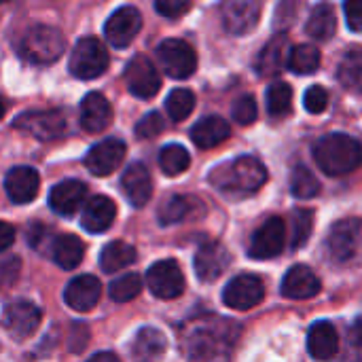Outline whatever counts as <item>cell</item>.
Instances as JSON below:
<instances>
[{"mask_svg": "<svg viewBox=\"0 0 362 362\" xmlns=\"http://www.w3.org/2000/svg\"><path fill=\"white\" fill-rule=\"evenodd\" d=\"M240 325L225 318H202L195 320L185 331V354L189 358L208 361V358H225L233 344L238 341Z\"/></svg>", "mask_w": 362, "mask_h": 362, "instance_id": "6da1fadb", "label": "cell"}, {"mask_svg": "<svg viewBox=\"0 0 362 362\" xmlns=\"http://www.w3.org/2000/svg\"><path fill=\"white\" fill-rule=\"evenodd\" d=\"M265 180H267V170L252 155H244L233 159L231 163L218 165L210 174V182L227 197L252 195L265 185Z\"/></svg>", "mask_w": 362, "mask_h": 362, "instance_id": "7a4b0ae2", "label": "cell"}, {"mask_svg": "<svg viewBox=\"0 0 362 362\" xmlns=\"http://www.w3.org/2000/svg\"><path fill=\"white\" fill-rule=\"evenodd\" d=\"M314 159L325 174L344 176L361 165V144L348 134H329L316 142Z\"/></svg>", "mask_w": 362, "mask_h": 362, "instance_id": "3957f363", "label": "cell"}, {"mask_svg": "<svg viewBox=\"0 0 362 362\" xmlns=\"http://www.w3.org/2000/svg\"><path fill=\"white\" fill-rule=\"evenodd\" d=\"M17 49H19V55L28 64L47 66L62 57V53L66 49V38L57 28L36 23L23 32Z\"/></svg>", "mask_w": 362, "mask_h": 362, "instance_id": "277c9868", "label": "cell"}, {"mask_svg": "<svg viewBox=\"0 0 362 362\" xmlns=\"http://www.w3.org/2000/svg\"><path fill=\"white\" fill-rule=\"evenodd\" d=\"M108 51L104 47L102 40H98L95 36H83L70 55V72L81 78V81H91L98 78L100 74H104V70L108 68Z\"/></svg>", "mask_w": 362, "mask_h": 362, "instance_id": "5b68a950", "label": "cell"}, {"mask_svg": "<svg viewBox=\"0 0 362 362\" xmlns=\"http://www.w3.org/2000/svg\"><path fill=\"white\" fill-rule=\"evenodd\" d=\"M161 70L172 78H189L197 70V55L187 40L168 38L157 47Z\"/></svg>", "mask_w": 362, "mask_h": 362, "instance_id": "8992f818", "label": "cell"}, {"mask_svg": "<svg viewBox=\"0 0 362 362\" xmlns=\"http://www.w3.org/2000/svg\"><path fill=\"white\" fill-rule=\"evenodd\" d=\"M15 129H23L25 134L38 140H55L66 134L68 121L66 115L57 108L53 110H28L13 121Z\"/></svg>", "mask_w": 362, "mask_h": 362, "instance_id": "52a82bcc", "label": "cell"}, {"mask_svg": "<svg viewBox=\"0 0 362 362\" xmlns=\"http://www.w3.org/2000/svg\"><path fill=\"white\" fill-rule=\"evenodd\" d=\"M125 85L127 89L142 100H151L157 95V91L161 89V76L159 70L155 68V64L144 57V55H136L129 59V64L125 66L123 72Z\"/></svg>", "mask_w": 362, "mask_h": 362, "instance_id": "ba28073f", "label": "cell"}, {"mask_svg": "<svg viewBox=\"0 0 362 362\" xmlns=\"http://www.w3.org/2000/svg\"><path fill=\"white\" fill-rule=\"evenodd\" d=\"M265 297V284L255 274H242L235 276L223 291V301L227 308L246 312L257 308Z\"/></svg>", "mask_w": 362, "mask_h": 362, "instance_id": "9c48e42d", "label": "cell"}, {"mask_svg": "<svg viewBox=\"0 0 362 362\" xmlns=\"http://www.w3.org/2000/svg\"><path fill=\"white\" fill-rule=\"evenodd\" d=\"M146 286L151 288V293L157 299H176L182 295L185 291V276L182 269L178 267L176 261L165 259L155 263L148 272H146Z\"/></svg>", "mask_w": 362, "mask_h": 362, "instance_id": "30bf717a", "label": "cell"}, {"mask_svg": "<svg viewBox=\"0 0 362 362\" xmlns=\"http://www.w3.org/2000/svg\"><path fill=\"white\" fill-rule=\"evenodd\" d=\"M261 19L259 0H225L221 4V21L229 34L242 36L257 28Z\"/></svg>", "mask_w": 362, "mask_h": 362, "instance_id": "8fae6325", "label": "cell"}, {"mask_svg": "<svg viewBox=\"0 0 362 362\" xmlns=\"http://www.w3.org/2000/svg\"><path fill=\"white\" fill-rule=\"evenodd\" d=\"M286 242V225L280 216H269L255 233L250 240L248 255L252 259H274L284 250Z\"/></svg>", "mask_w": 362, "mask_h": 362, "instance_id": "7c38bea8", "label": "cell"}, {"mask_svg": "<svg viewBox=\"0 0 362 362\" xmlns=\"http://www.w3.org/2000/svg\"><path fill=\"white\" fill-rule=\"evenodd\" d=\"M40 310L30 303V301H13L4 308L2 314V325L6 329V333L17 339L23 341L28 337H32L36 333V329L40 327Z\"/></svg>", "mask_w": 362, "mask_h": 362, "instance_id": "4fadbf2b", "label": "cell"}, {"mask_svg": "<svg viewBox=\"0 0 362 362\" xmlns=\"http://www.w3.org/2000/svg\"><path fill=\"white\" fill-rule=\"evenodd\" d=\"M142 28V15L136 6L132 4H125V6H119L108 19H106V25H104V34H106V40L117 47V49H123L127 47L140 32Z\"/></svg>", "mask_w": 362, "mask_h": 362, "instance_id": "5bb4252c", "label": "cell"}, {"mask_svg": "<svg viewBox=\"0 0 362 362\" xmlns=\"http://www.w3.org/2000/svg\"><path fill=\"white\" fill-rule=\"evenodd\" d=\"M361 244V221L358 218H346L335 223L327 238V250L333 261L348 263L358 252Z\"/></svg>", "mask_w": 362, "mask_h": 362, "instance_id": "9a60e30c", "label": "cell"}, {"mask_svg": "<svg viewBox=\"0 0 362 362\" xmlns=\"http://www.w3.org/2000/svg\"><path fill=\"white\" fill-rule=\"evenodd\" d=\"M125 153V142H121L119 138H106L89 148V153L85 155V168L93 176H108L123 163Z\"/></svg>", "mask_w": 362, "mask_h": 362, "instance_id": "2e32d148", "label": "cell"}, {"mask_svg": "<svg viewBox=\"0 0 362 362\" xmlns=\"http://www.w3.org/2000/svg\"><path fill=\"white\" fill-rule=\"evenodd\" d=\"M100 297H102V284L91 274H83L74 278L64 291V301L74 312H91L98 305Z\"/></svg>", "mask_w": 362, "mask_h": 362, "instance_id": "e0dca14e", "label": "cell"}, {"mask_svg": "<svg viewBox=\"0 0 362 362\" xmlns=\"http://www.w3.org/2000/svg\"><path fill=\"white\" fill-rule=\"evenodd\" d=\"M121 187L123 193L127 197V202L134 208H142L148 204L151 195H153V180H151V172L144 163L134 161L125 168L123 176H121Z\"/></svg>", "mask_w": 362, "mask_h": 362, "instance_id": "ac0fdd59", "label": "cell"}, {"mask_svg": "<svg viewBox=\"0 0 362 362\" xmlns=\"http://www.w3.org/2000/svg\"><path fill=\"white\" fill-rule=\"evenodd\" d=\"M40 189V176L34 168L17 165L4 178V191L13 204H30Z\"/></svg>", "mask_w": 362, "mask_h": 362, "instance_id": "d6986e66", "label": "cell"}, {"mask_svg": "<svg viewBox=\"0 0 362 362\" xmlns=\"http://www.w3.org/2000/svg\"><path fill=\"white\" fill-rule=\"evenodd\" d=\"M229 267V252L218 242H206L195 255V274L202 282L218 280Z\"/></svg>", "mask_w": 362, "mask_h": 362, "instance_id": "ffe728a7", "label": "cell"}, {"mask_svg": "<svg viewBox=\"0 0 362 362\" xmlns=\"http://www.w3.org/2000/svg\"><path fill=\"white\" fill-rule=\"evenodd\" d=\"M112 123V106L110 102L98 93L91 91L81 102V127L87 134H100Z\"/></svg>", "mask_w": 362, "mask_h": 362, "instance_id": "44dd1931", "label": "cell"}, {"mask_svg": "<svg viewBox=\"0 0 362 362\" xmlns=\"http://www.w3.org/2000/svg\"><path fill=\"white\" fill-rule=\"evenodd\" d=\"M320 293V280L308 265H295L282 280V295L286 299L305 301Z\"/></svg>", "mask_w": 362, "mask_h": 362, "instance_id": "7402d4cb", "label": "cell"}, {"mask_svg": "<svg viewBox=\"0 0 362 362\" xmlns=\"http://www.w3.org/2000/svg\"><path fill=\"white\" fill-rule=\"evenodd\" d=\"M87 197V187L81 180H62L49 193V206L62 216H74Z\"/></svg>", "mask_w": 362, "mask_h": 362, "instance_id": "603a6c76", "label": "cell"}, {"mask_svg": "<svg viewBox=\"0 0 362 362\" xmlns=\"http://www.w3.org/2000/svg\"><path fill=\"white\" fill-rule=\"evenodd\" d=\"M117 218V206L104 195H93L81 214V227L89 233H104L112 227Z\"/></svg>", "mask_w": 362, "mask_h": 362, "instance_id": "cb8c5ba5", "label": "cell"}, {"mask_svg": "<svg viewBox=\"0 0 362 362\" xmlns=\"http://www.w3.org/2000/svg\"><path fill=\"white\" fill-rule=\"evenodd\" d=\"M308 350L316 361H329L339 350V335L335 327L327 320L312 325L308 333Z\"/></svg>", "mask_w": 362, "mask_h": 362, "instance_id": "d4e9b609", "label": "cell"}, {"mask_svg": "<svg viewBox=\"0 0 362 362\" xmlns=\"http://www.w3.org/2000/svg\"><path fill=\"white\" fill-rule=\"evenodd\" d=\"M231 136V127L223 117H204L199 119L193 129H191V140L199 146V148H212L218 146L221 142H225Z\"/></svg>", "mask_w": 362, "mask_h": 362, "instance_id": "484cf974", "label": "cell"}, {"mask_svg": "<svg viewBox=\"0 0 362 362\" xmlns=\"http://www.w3.org/2000/svg\"><path fill=\"white\" fill-rule=\"evenodd\" d=\"M288 38L286 34H280V36H274L259 53L257 62H255V68L259 74L263 76H272V74H278L282 70V66L286 64V57H288Z\"/></svg>", "mask_w": 362, "mask_h": 362, "instance_id": "4316f807", "label": "cell"}, {"mask_svg": "<svg viewBox=\"0 0 362 362\" xmlns=\"http://www.w3.org/2000/svg\"><path fill=\"white\" fill-rule=\"evenodd\" d=\"M337 32V15L331 2H320L314 6L308 23H305V34L312 36L314 40H329Z\"/></svg>", "mask_w": 362, "mask_h": 362, "instance_id": "83f0119b", "label": "cell"}, {"mask_svg": "<svg viewBox=\"0 0 362 362\" xmlns=\"http://www.w3.org/2000/svg\"><path fill=\"white\" fill-rule=\"evenodd\" d=\"M165 337L157 329L144 327L136 333L132 341V356L138 361H155L165 352Z\"/></svg>", "mask_w": 362, "mask_h": 362, "instance_id": "f1b7e54d", "label": "cell"}, {"mask_svg": "<svg viewBox=\"0 0 362 362\" xmlns=\"http://www.w3.org/2000/svg\"><path fill=\"white\" fill-rule=\"evenodd\" d=\"M136 259H138L136 248H134L132 244H127V242L117 240V242H110V244L102 250V255H100V267H102V272H106V274H117V272H121V269L134 265Z\"/></svg>", "mask_w": 362, "mask_h": 362, "instance_id": "f546056e", "label": "cell"}, {"mask_svg": "<svg viewBox=\"0 0 362 362\" xmlns=\"http://www.w3.org/2000/svg\"><path fill=\"white\" fill-rule=\"evenodd\" d=\"M83 257H85V246L76 235H59V238H55V242H53V261L62 269L70 272V269L78 267Z\"/></svg>", "mask_w": 362, "mask_h": 362, "instance_id": "4dcf8cb0", "label": "cell"}, {"mask_svg": "<svg viewBox=\"0 0 362 362\" xmlns=\"http://www.w3.org/2000/svg\"><path fill=\"white\" fill-rule=\"evenodd\" d=\"M199 206V202L195 197H189V195H174L170 197L161 212H159V223L163 227H170V225H176V223H182L187 218L193 216V210Z\"/></svg>", "mask_w": 362, "mask_h": 362, "instance_id": "1f68e13d", "label": "cell"}, {"mask_svg": "<svg viewBox=\"0 0 362 362\" xmlns=\"http://www.w3.org/2000/svg\"><path fill=\"white\" fill-rule=\"evenodd\" d=\"M286 66L295 74H312V72H316L318 66H320V51H318V47H314L310 42L293 47L288 51Z\"/></svg>", "mask_w": 362, "mask_h": 362, "instance_id": "d6a6232c", "label": "cell"}, {"mask_svg": "<svg viewBox=\"0 0 362 362\" xmlns=\"http://www.w3.org/2000/svg\"><path fill=\"white\" fill-rule=\"evenodd\" d=\"M159 165H161L163 174L178 176V174L189 170L191 155L182 144H168L159 151Z\"/></svg>", "mask_w": 362, "mask_h": 362, "instance_id": "836d02e7", "label": "cell"}, {"mask_svg": "<svg viewBox=\"0 0 362 362\" xmlns=\"http://www.w3.org/2000/svg\"><path fill=\"white\" fill-rule=\"evenodd\" d=\"M293 106V89L284 81H276L267 89V112L274 119H282L291 112Z\"/></svg>", "mask_w": 362, "mask_h": 362, "instance_id": "e575fe53", "label": "cell"}, {"mask_svg": "<svg viewBox=\"0 0 362 362\" xmlns=\"http://www.w3.org/2000/svg\"><path fill=\"white\" fill-rule=\"evenodd\" d=\"M337 78L344 87L358 91L362 81V53L358 49H352L350 53L344 55L341 64H339V72Z\"/></svg>", "mask_w": 362, "mask_h": 362, "instance_id": "d590c367", "label": "cell"}, {"mask_svg": "<svg viewBox=\"0 0 362 362\" xmlns=\"http://www.w3.org/2000/svg\"><path fill=\"white\" fill-rule=\"evenodd\" d=\"M193 108H195V95L191 89H185V87L174 89L165 100V110H168L170 119L176 123L185 121L193 112Z\"/></svg>", "mask_w": 362, "mask_h": 362, "instance_id": "8d00e7d4", "label": "cell"}, {"mask_svg": "<svg viewBox=\"0 0 362 362\" xmlns=\"http://www.w3.org/2000/svg\"><path fill=\"white\" fill-rule=\"evenodd\" d=\"M291 191L295 197L299 199H312L320 193V182L318 178L312 174L310 168L305 165H297L293 172V180H291Z\"/></svg>", "mask_w": 362, "mask_h": 362, "instance_id": "74e56055", "label": "cell"}, {"mask_svg": "<svg viewBox=\"0 0 362 362\" xmlns=\"http://www.w3.org/2000/svg\"><path fill=\"white\" fill-rule=\"evenodd\" d=\"M140 291H142V276H138V274H125V276L112 280V284L108 286V295L117 303L136 299L140 295Z\"/></svg>", "mask_w": 362, "mask_h": 362, "instance_id": "f35d334b", "label": "cell"}, {"mask_svg": "<svg viewBox=\"0 0 362 362\" xmlns=\"http://www.w3.org/2000/svg\"><path fill=\"white\" fill-rule=\"evenodd\" d=\"M314 231V212L310 208H297L293 212V250H299L308 244Z\"/></svg>", "mask_w": 362, "mask_h": 362, "instance_id": "ab89813d", "label": "cell"}, {"mask_svg": "<svg viewBox=\"0 0 362 362\" xmlns=\"http://www.w3.org/2000/svg\"><path fill=\"white\" fill-rule=\"evenodd\" d=\"M231 115L233 119L240 123V125H250L257 121V115H259V108H257V102L252 95H242L233 102V108H231Z\"/></svg>", "mask_w": 362, "mask_h": 362, "instance_id": "60d3db41", "label": "cell"}, {"mask_svg": "<svg viewBox=\"0 0 362 362\" xmlns=\"http://www.w3.org/2000/svg\"><path fill=\"white\" fill-rule=\"evenodd\" d=\"M303 104H305V110L312 112V115H320L325 112V108L329 106V93L325 87L320 85H312L305 95H303Z\"/></svg>", "mask_w": 362, "mask_h": 362, "instance_id": "b9f144b4", "label": "cell"}, {"mask_svg": "<svg viewBox=\"0 0 362 362\" xmlns=\"http://www.w3.org/2000/svg\"><path fill=\"white\" fill-rule=\"evenodd\" d=\"M161 132H163V117H161L159 112H148V115H144V117L138 121V125H136V136H138V138H144V140L155 138V136H159Z\"/></svg>", "mask_w": 362, "mask_h": 362, "instance_id": "7bdbcfd3", "label": "cell"}, {"mask_svg": "<svg viewBox=\"0 0 362 362\" xmlns=\"http://www.w3.org/2000/svg\"><path fill=\"white\" fill-rule=\"evenodd\" d=\"M155 8L161 17L168 19H180L189 13L191 0H155Z\"/></svg>", "mask_w": 362, "mask_h": 362, "instance_id": "ee69618b", "label": "cell"}, {"mask_svg": "<svg viewBox=\"0 0 362 362\" xmlns=\"http://www.w3.org/2000/svg\"><path fill=\"white\" fill-rule=\"evenodd\" d=\"M344 13H346L348 28H350L352 32H361L362 30V0H346V2H344Z\"/></svg>", "mask_w": 362, "mask_h": 362, "instance_id": "f6af8a7d", "label": "cell"}, {"mask_svg": "<svg viewBox=\"0 0 362 362\" xmlns=\"http://www.w3.org/2000/svg\"><path fill=\"white\" fill-rule=\"evenodd\" d=\"M13 242H15V229H13V225L0 221V252H4L6 248H11Z\"/></svg>", "mask_w": 362, "mask_h": 362, "instance_id": "bcb514c9", "label": "cell"}, {"mask_svg": "<svg viewBox=\"0 0 362 362\" xmlns=\"http://www.w3.org/2000/svg\"><path fill=\"white\" fill-rule=\"evenodd\" d=\"M42 238H45V225H32V229H30V244H32V248H36L42 242Z\"/></svg>", "mask_w": 362, "mask_h": 362, "instance_id": "7dc6e473", "label": "cell"}, {"mask_svg": "<svg viewBox=\"0 0 362 362\" xmlns=\"http://www.w3.org/2000/svg\"><path fill=\"white\" fill-rule=\"evenodd\" d=\"M93 361H117V356L115 354H108V352H102V354H95L93 356Z\"/></svg>", "mask_w": 362, "mask_h": 362, "instance_id": "c3c4849f", "label": "cell"}, {"mask_svg": "<svg viewBox=\"0 0 362 362\" xmlns=\"http://www.w3.org/2000/svg\"><path fill=\"white\" fill-rule=\"evenodd\" d=\"M4 117V102H2V98H0V119Z\"/></svg>", "mask_w": 362, "mask_h": 362, "instance_id": "681fc988", "label": "cell"}, {"mask_svg": "<svg viewBox=\"0 0 362 362\" xmlns=\"http://www.w3.org/2000/svg\"><path fill=\"white\" fill-rule=\"evenodd\" d=\"M0 2H4V0H0Z\"/></svg>", "mask_w": 362, "mask_h": 362, "instance_id": "f907efd6", "label": "cell"}]
</instances>
